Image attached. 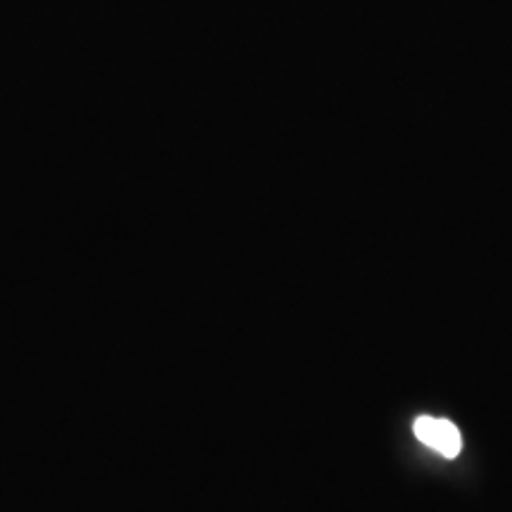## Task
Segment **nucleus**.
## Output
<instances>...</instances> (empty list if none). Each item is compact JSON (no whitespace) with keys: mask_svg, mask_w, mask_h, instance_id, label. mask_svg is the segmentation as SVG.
<instances>
[{"mask_svg":"<svg viewBox=\"0 0 512 512\" xmlns=\"http://www.w3.org/2000/svg\"><path fill=\"white\" fill-rule=\"evenodd\" d=\"M413 434L427 448H432L444 458H458L460 451H463V437H460L458 425L446 418L420 415L413 422Z\"/></svg>","mask_w":512,"mask_h":512,"instance_id":"f257e3e1","label":"nucleus"}]
</instances>
